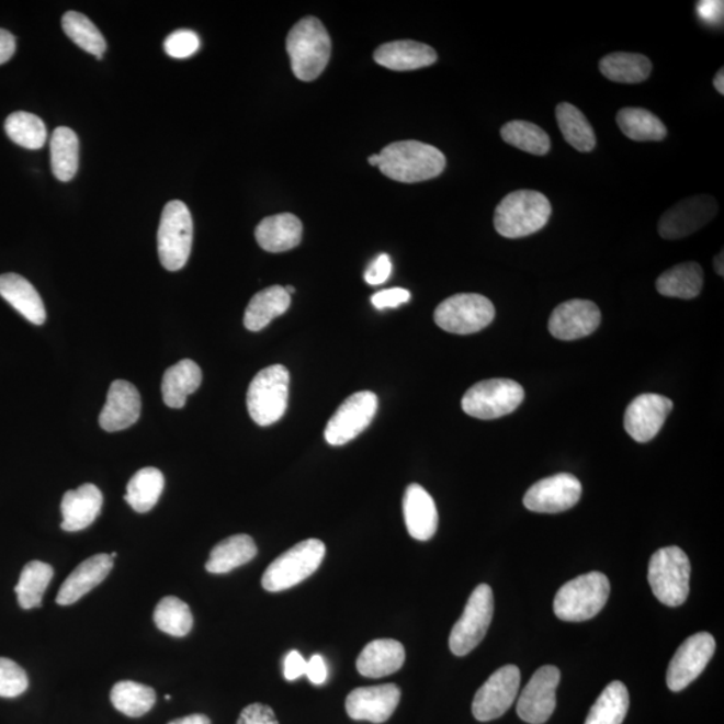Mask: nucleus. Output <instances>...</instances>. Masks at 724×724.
<instances>
[{
  "label": "nucleus",
  "mask_w": 724,
  "mask_h": 724,
  "mask_svg": "<svg viewBox=\"0 0 724 724\" xmlns=\"http://www.w3.org/2000/svg\"><path fill=\"white\" fill-rule=\"evenodd\" d=\"M561 672L557 667H541L518 699L517 712L523 722L543 724L551 720L557 704V688Z\"/></svg>",
  "instance_id": "nucleus-16"
},
{
  "label": "nucleus",
  "mask_w": 724,
  "mask_h": 724,
  "mask_svg": "<svg viewBox=\"0 0 724 724\" xmlns=\"http://www.w3.org/2000/svg\"><path fill=\"white\" fill-rule=\"evenodd\" d=\"M672 408L671 398L656 394L640 395L625 410V431L636 442L648 443L660 432Z\"/></svg>",
  "instance_id": "nucleus-18"
},
{
  "label": "nucleus",
  "mask_w": 724,
  "mask_h": 724,
  "mask_svg": "<svg viewBox=\"0 0 724 724\" xmlns=\"http://www.w3.org/2000/svg\"><path fill=\"white\" fill-rule=\"evenodd\" d=\"M551 215L552 204L543 193L519 190L509 193L498 204L494 226L502 237L519 239L541 231Z\"/></svg>",
  "instance_id": "nucleus-2"
},
{
  "label": "nucleus",
  "mask_w": 724,
  "mask_h": 724,
  "mask_svg": "<svg viewBox=\"0 0 724 724\" xmlns=\"http://www.w3.org/2000/svg\"><path fill=\"white\" fill-rule=\"evenodd\" d=\"M704 273L697 262L674 265L657 278L656 289L664 297L692 299L702 292Z\"/></svg>",
  "instance_id": "nucleus-32"
},
{
  "label": "nucleus",
  "mask_w": 724,
  "mask_h": 724,
  "mask_svg": "<svg viewBox=\"0 0 724 724\" xmlns=\"http://www.w3.org/2000/svg\"><path fill=\"white\" fill-rule=\"evenodd\" d=\"M63 27L65 34L82 50L93 54L99 59L104 57L106 52L104 35L88 16L76 11L66 12L63 18Z\"/></svg>",
  "instance_id": "nucleus-42"
},
{
  "label": "nucleus",
  "mask_w": 724,
  "mask_h": 724,
  "mask_svg": "<svg viewBox=\"0 0 724 724\" xmlns=\"http://www.w3.org/2000/svg\"><path fill=\"white\" fill-rule=\"evenodd\" d=\"M111 702L120 712L129 717H140L156 703L154 688L136 683L132 680L118 681L111 691Z\"/></svg>",
  "instance_id": "nucleus-40"
},
{
  "label": "nucleus",
  "mask_w": 724,
  "mask_h": 724,
  "mask_svg": "<svg viewBox=\"0 0 724 724\" xmlns=\"http://www.w3.org/2000/svg\"><path fill=\"white\" fill-rule=\"evenodd\" d=\"M615 121L623 135L633 142H661L667 137L666 125L647 109H621Z\"/></svg>",
  "instance_id": "nucleus-36"
},
{
  "label": "nucleus",
  "mask_w": 724,
  "mask_h": 724,
  "mask_svg": "<svg viewBox=\"0 0 724 724\" xmlns=\"http://www.w3.org/2000/svg\"><path fill=\"white\" fill-rule=\"evenodd\" d=\"M257 554L258 547L250 535H231L213 548L205 570L213 575H226L241 565L249 564Z\"/></svg>",
  "instance_id": "nucleus-30"
},
{
  "label": "nucleus",
  "mask_w": 724,
  "mask_h": 724,
  "mask_svg": "<svg viewBox=\"0 0 724 724\" xmlns=\"http://www.w3.org/2000/svg\"><path fill=\"white\" fill-rule=\"evenodd\" d=\"M165 485V475L160 470L155 467L138 470L126 486L125 500L133 510L144 514L159 502Z\"/></svg>",
  "instance_id": "nucleus-35"
},
{
  "label": "nucleus",
  "mask_w": 724,
  "mask_h": 724,
  "mask_svg": "<svg viewBox=\"0 0 724 724\" xmlns=\"http://www.w3.org/2000/svg\"><path fill=\"white\" fill-rule=\"evenodd\" d=\"M691 564L678 546L659 548L652 555L648 581L656 599L667 607H680L690 595Z\"/></svg>",
  "instance_id": "nucleus-5"
},
{
  "label": "nucleus",
  "mask_w": 724,
  "mask_h": 724,
  "mask_svg": "<svg viewBox=\"0 0 724 724\" xmlns=\"http://www.w3.org/2000/svg\"><path fill=\"white\" fill-rule=\"evenodd\" d=\"M237 724H280V722L269 705L253 703L240 712Z\"/></svg>",
  "instance_id": "nucleus-48"
},
{
  "label": "nucleus",
  "mask_w": 724,
  "mask_h": 724,
  "mask_svg": "<svg viewBox=\"0 0 724 724\" xmlns=\"http://www.w3.org/2000/svg\"><path fill=\"white\" fill-rule=\"evenodd\" d=\"M193 238V223L189 207L183 202H169L162 210L157 249L165 269L178 271L189 261Z\"/></svg>",
  "instance_id": "nucleus-8"
},
{
  "label": "nucleus",
  "mask_w": 724,
  "mask_h": 724,
  "mask_svg": "<svg viewBox=\"0 0 724 724\" xmlns=\"http://www.w3.org/2000/svg\"><path fill=\"white\" fill-rule=\"evenodd\" d=\"M171 699H172L171 695H167V697H166V700H168V702H169V700H171Z\"/></svg>",
  "instance_id": "nucleus-59"
},
{
  "label": "nucleus",
  "mask_w": 724,
  "mask_h": 724,
  "mask_svg": "<svg viewBox=\"0 0 724 724\" xmlns=\"http://www.w3.org/2000/svg\"><path fill=\"white\" fill-rule=\"evenodd\" d=\"M630 709V692L621 681H613L590 709L585 724H623Z\"/></svg>",
  "instance_id": "nucleus-38"
},
{
  "label": "nucleus",
  "mask_w": 724,
  "mask_h": 724,
  "mask_svg": "<svg viewBox=\"0 0 724 724\" xmlns=\"http://www.w3.org/2000/svg\"><path fill=\"white\" fill-rule=\"evenodd\" d=\"M410 299V293L406 289L395 287L386 289L373 295L372 304L376 309H395L400 305L407 304Z\"/></svg>",
  "instance_id": "nucleus-47"
},
{
  "label": "nucleus",
  "mask_w": 724,
  "mask_h": 724,
  "mask_svg": "<svg viewBox=\"0 0 724 724\" xmlns=\"http://www.w3.org/2000/svg\"><path fill=\"white\" fill-rule=\"evenodd\" d=\"M521 671L516 666H505L495 671L483 685L473 702V714L479 722L498 720L509 711L518 697Z\"/></svg>",
  "instance_id": "nucleus-13"
},
{
  "label": "nucleus",
  "mask_w": 724,
  "mask_h": 724,
  "mask_svg": "<svg viewBox=\"0 0 724 724\" xmlns=\"http://www.w3.org/2000/svg\"><path fill=\"white\" fill-rule=\"evenodd\" d=\"M113 569L111 554H95L78 565L75 572L65 579L57 596L58 606H71L81 600L90 590L99 587Z\"/></svg>",
  "instance_id": "nucleus-23"
},
{
  "label": "nucleus",
  "mask_w": 724,
  "mask_h": 724,
  "mask_svg": "<svg viewBox=\"0 0 724 724\" xmlns=\"http://www.w3.org/2000/svg\"><path fill=\"white\" fill-rule=\"evenodd\" d=\"M581 494V483L575 475L557 474L531 486L524 495L523 505L530 511L555 514L575 507Z\"/></svg>",
  "instance_id": "nucleus-17"
},
{
  "label": "nucleus",
  "mask_w": 724,
  "mask_h": 724,
  "mask_svg": "<svg viewBox=\"0 0 724 724\" xmlns=\"http://www.w3.org/2000/svg\"><path fill=\"white\" fill-rule=\"evenodd\" d=\"M201 47V39L191 30H178L167 36L165 42L166 53L169 57L177 59L190 58Z\"/></svg>",
  "instance_id": "nucleus-46"
},
{
  "label": "nucleus",
  "mask_w": 724,
  "mask_h": 724,
  "mask_svg": "<svg viewBox=\"0 0 724 724\" xmlns=\"http://www.w3.org/2000/svg\"><path fill=\"white\" fill-rule=\"evenodd\" d=\"M601 324V312L595 302L570 299L558 305L548 319V330L563 341H575L595 333Z\"/></svg>",
  "instance_id": "nucleus-19"
},
{
  "label": "nucleus",
  "mask_w": 724,
  "mask_h": 724,
  "mask_svg": "<svg viewBox=\"0 0 724 724\" xmlns=\"http://www.w3.org/2000/svg\"><path fill=\"white\" fill-rule=\"evenodd\" d=\"M53 576V567L42 563V561H32L23 567L20 582L15 587V593L18 602L24 611L42 606V597H44Z\"/></svg>",
  "instance_id": "nucleus-39"
},
{
  "label": "nucleus",
  "mask_w": 724,
  "mask_h": 724,
  "mask_svg": "<svg viewBox=\"0 0 724 724\" xmlns=\"http://www.w3.org/2000/svg\"><path fill=\"white\" fill-rule=\"evenodd\" d=\"M15 52V36L8 32V30L0 29V65L9 63Z\"/></svg>",
  "instance_id": "nucleus-53"
},
{
  "label": "nucleus",
  "mask_w": 724,
  "mask_h": 724,
  "mask_svg": "<svg viewBox=\"0 0 724 724\" xmlns=\"http://www.w3.org/2000/svg\"><path fill=\"white\" fill-rule=\"evenodd\" d=\"M29 688V678L26 671L16 664L0 657V698H18Z\"/></svg>",
  "instance_id": "nucleus-45"
},
{
  "label": "nucleus",
  "mask_w": 724,
  "mask_h": 724,
  "mask_svg": "<svg viewBox=\"0 0 724 724\" xmlns=\"http://www.w3.org/2000/svg\"><path fill=\"white\" fill-rule=\"evenodd\" d=\"M52 169L59 181H70L76 177L80 165V142L76 132L59 126L50 140Z\"/></svg>",
  "instance_id": "nucleus-37"
},
{
  "label": "nucleus",
  "mask_w": 724,
  "mask_h": 724,
  "mask_svg": "<svg viewBox=\"0 0 724 724\" xmlns=\"http://www.w3.org/2000/svg\"><path fill=\"white\" fill-rule=\"evenodd\" d=\"M104 497L100 488L92 483L69 490L64 495L60 511H63V523L60 528L69 533L87 529L100 516Z\"/></svg>",
  "instance_id": "nucleus-24"
},
{
  "label": "nucleus",
  "mask_w": 724,
  "mask_h": 724,
  "mask_svg": "<svg viewBox=\"0 0 724 724\" xmlns=\"http://www.w3.org/2000/svg\"><path fill=\"white\" fill-rule=\"evenodd\" d=\"M723 2H717V0H702L697 5V11L700 20L709 24L722 23L723 21Z\"/></svg>",
  "instance_id": "nucleus-50"
},
{
  "label": "nucleus",
  "mask_w": 724,
  "mask_h": 724,
  "mask_svg": "<svg viewBox=\"0 0 724 724\" xmlns=\"http://www.w3.org/2000/svg\"><path fill=\"white\" fill-rule=\"evenodd\" d=\"M302 223L293 214H278L259 223L256 229L258 245L268 252H285L301 244Z\"/></svg>",
  "instance_id": "nucleus-28"
},
{
  "label": "nucleus",
  "mask_w": 724,
  "mask_h": 724,
  "mask_svg": "<svg viewBox=\"0 0 724 724\" xmlns=\"http://www.w3.org/2000/svg\"><path fill=\"white\" fill-rule=\"evenodd\" d=\"M404 521L408 533L418 541H430L437 533L439 514L437 505L425 487L412 483L407 487L403 500Z\"/></svg>",
  "instance_id": "nucleus-22"
},
{
  "label": "nucleus",
  "mask_w": 724,
  "mask_h": 724,
  "mask_svg": "<svg viewBox=\"0 0 724 724\" xmlns=\"http://www.w3.org/2000/svg\"><path fill=\"white\" fill-rule=\"evenodd\" d=\"M202 370L195 361L185 359L178 362L165 373L161 383L162 400L169 408H183L186 397L199 389L202 384Z\"/></svg>",
  "instance_id": "nucleus-29"
},
{
  "label": "nucleus",
  "mask_w": 724,
  "mask_h": 724,
  "mask_svg": "<svg viewBox=\"0 0 724 724\" xmlns=\"http://www.w3.org/2000/svg\"><path fill=\"white\" fill-rule=\"evenodd\" d=\"M155 624L161 632L174 637L189 635L193 626L191 609L178 597L168 596L155 608Z\"/></svg>",
  "instance_id": "nucleus-43"
},
{
  "label": "nucleus",
  "mask_w": 724,
  "mask_h": 724,
  "mask_svg": "<svg viewBox=\"0 0 724 724\" xmlns=\"http://www.w3.org/2000/svg\"><path fill=\"white\" fill-rule=\"evenodd\" d=\"M367 161H370V165L372 167H378L380 166V155L370 156V159H367Z\"/></svg>",
  "instance_id": "nucleus-57"
},
{
  "label": "nucleus",
  "mask_w": 724,
  "mask_h": 724,
  "mask_svg": "<svg viewBox=\"0 0 724 724\" xmlns=\"http://www.w3.org/2000/svg\"><path fill=\"white\" fill-rule=\"evenodd\" d=\"M401 691L396 685L355 688L347 698V712L353 721L374 724L389 720L400 703Z\"/></svg>",
  "instance_id": "nucleus-20"
},
{
  "label": "nucleus",
  "mask_w": 724,
  "mask_h": 724,
  "mask_svg": "<svg viewBox=\"0 0 724 724\" xmlns=\"http://www.w3.org/2000/svg\"><path fill=\"white\" fill-rule=\"evenodd\" d=\"M306 667L307 661L298 651L290 652L285 659V666H283V674H285V679L289 681L299 679L301 676L306 675Z\"/></svg>",
  "instance_id": "nucleus-51"
},
{
  "label": "nucleus",
  "mask_w": 724,
  "mask_h": 724,
  "mask_svg": "<svg viewBox=\"0 0 724 724\" xmlns=\"http://www.w3.org/2000/svg\"><path fill=\"white\" fill-rule=\"evenodd\" d=\"M306 676L313 685L321 686L328 679V667H326L323 656L314 655L307 661Z\"/></svg>",
  "instance_id": "nucleus-52"
},
{
  "label": "nucleus",
  "mask_w": 724,
  "mask_h": 724,
  "mask_svg": "<svg viewBox=\"0 0 724 724\" xmlns=\"http://www.w3.org/2000/svg\"><path fill=\"white\" fill-rule=\"evenodd\" d=\"M290 374L283 365L264 367L252 378L247 391V409L258 426L268 427L285 415Z\"/></svg>",
  "instance_id": "nucleus-6"
},
{
  "label": "nucleus",
  "mask_w": 724,
  "mask_h": 724,
  "mask_svg": "<svg viewBox=\"0 0 724 724\" xmlns=\"http://www.w3.org/2000/svg\"><path fill=\"white\" fill-rule=\"evenodd\" d=\"M714 87L716 92H720L721 95H724V69L717 70L714 78Z\"/></svg>",
  "instance_id": "nucleus-55"
},
{
  "label": "nucleus",
  "mask_w": 724,
  "mask_h": 724,
  "mask_svg": "<svg viewBox=\"0 0 724 724\" xmlns=\"http://www.w3.org/2000/svg\"><path fill=\"white\" fill-rule=\"evenodd\" d=\"M523 398L522 386L512 380H485L471 386L464 394L462 408L471 418L493 420L514 412Z\"/></svg>",
  "instance_id": "nucleus-9"
},
{
  "label": "nucleus",
  "mask_w": 724,
  "mask_h": 724,
  "mask_svg": "<svg viewBox=\"0 0 724 724\" xmlns=\"http://www.w3.org/2000/svg\"><path fill=\"white\" fill-rule=\"evenodd\" d=\"M723 251L720 253V256H716L714 259V268L716 271V274L720 276L724 275V268H723Z\"/></svg>",
  "instance_id": "nucleus-56"
},
{
  "label": "nucleus",
  "mask_w": 724,
  "mask_h": 724,
  "mask_svg": "<svg viewBox=\"0 0 724 724\" xmlns=\"http://www.w3.org/2000/svg\"><path fill=\"white\" fill-rule=\"evenodd\" d=\"M0 297L8 301L27 321L34 325L45 324L44 301L26 278L15 273L0 275Z\"/></svg>",
  "instance_id": "nucleus-27"
},
{
  "label": "nucleus",
  "mask_w": 724,
  "mask_h": 724,
  "mask_svg": "<svg viewBox=\"0 0 724 724\" xmlns=\"http://www.w3.org/2000/svg\"><path fill=\"white\" fill-rule=\"evenodd\" d=\"M406 661V649L397 640L380 638L366 645L358 659V671L365 678H384L395 674Z\"/></svg>",
  "instance_id": "nucleus-26"
},
{
  "label": "nucleus",
  "mask_w": 724,
  "mask_h": 724,
  "mask_svg": "<svg viewBox=\"0 0 724 724\" xmlns=\"http://www.w3.org/2000/svg\"><path fill=\"white\" fill-rule=\"evenodd\" d=\"M378 408L373 392L362 391L341 404L325 428V440L330 445H346L370 427Z\"/></svg>",
  "instance_id": "nucleus-12"
},
{
  "label": "nucleus",
  "mask_w": 724,
  "mask_h": 724,
  "mask_svg": "<svg viewBox=\"0 0 724 724\" xmlns=\"http://www.w3.org/2000/svg\"><path fill=\"white\" fill-rule=\"evenodd\" d=\"M380 155V171L400 183H420L438 178L444 171L445 156L433 145L420 142H397Z\"/></svg>",
  "instance_id": "nucleus-1"
},
{
  "label": "nucleus",
  "mask_w": 724,
  "mask_h": 724,
  "mask_svg": "<svg viewBox=\"0 0 724 724\" xmlns=\"http://www.w3.org/2000/svg\"><path fill=\"white\" fill-rule=\"evenodd\" d=\"M715 638L708 632L688 637L669 663L667 686L674 692L683 691L698 679L714 656Z\"/></svg>",
  "instance_id": "nucleus-15"
},
{
  "label": "nucleus",
  "mask_w": 724,
  "mask_h": 724,
  "mask_svg": "<svg viewBox=\"0 0 724 724\" xmlns=\"http://www.w3.org/2000/svg\"><path fill=\"white\" fill-rule=\"evenodd\" d=\"M494 615L493 589L479 585L470 596L462 618L456 621L450 635V649L455 656H466L485 638Z\"/></svg>",
  "instance_id": "nucleus-11"
},
{
  "label": "nucleus",
  "mask_w": 724,
  "mask_h": 724,
  "mask_svg": "<svg viewBox=\"0 0 724 724\" xmlns=\"http://www.w3.org/2000/svg\"><path fill=\"white\" fill-rule=\"evenodd\" d=\"M374 60L386 69L410 71L427 68L438 60L431 46L415 41H395L374 52Z\"/></svg>",
  "instance_id": "nucleus-25"
},
{
  "label": "nucleus",
  "mask_w": 724,
  "mask_h": 724,
  "mask_svg": "<svg viewBox=\"0 0 724 724\" xmlns=\"http://www.w3.org/2000/svg\"><path fill=\"white\" fill-rule=\"evenodd\" d=\"M555 118L567 144L578 152H591L596 148V135L585 114L569 102H561L555 108Z\"/></svg>",
  "instance_id": "nucleus-34"
},
{
  "label": "nucleus",
  "mask_w": 724,
  "mask_h": 724,
  "mask_svg": "<svg viewBox=\"0 0 724 724\" xmlns=\"http://www.w3.org/2000/svg\"><path fill=\"white\" fill-rule=\"evenodd\" d=\"M392 273V262L389 256L382 253L370 264L365 271V282L371 286L383 285L388 281Z\"/></svg>",
  "instance_id": "nucleus-49"
},
{
  "label": "nucleus",
  "mask_w": 724,
  "mask_h": 724,
  "mask_svg": "<svg viewBox=\"0 0 724 724\" xmlns=\"http://www.w3.org/2000/svg\"><path fill=\"white\" fill-rule=\"evenodd\" d=\"M434 323L454 335L478 333L494 321L493 302L480 294H455L437 307Z\"/></svg>",
  "instance_id": "nucleus-10"
},
{
  "label": "nucleus",
  "mask_w": 724,
  "mask_h": 724,
  "mask_svg": "<svg viewBox=\"0 0 724 724\" xmlns=\"http://www.w3.org/2000/svg\"><path fill=\"white\" fill-rule=\"evenodd\" d=\"M504 142L534 156H545L551 150V137L539 125L529 121H510L500 129Z\"/></svg>",
  "instance_id": "nucleus-41"
},
{
  "label": "nucleus",
  "mask_w": 724,
  "mask_h": 724,
  "mask_svg": "<svg viewBox=\"0 0 724 724\" xmlns=\"http://www.w3.org/2000/svg\"><path fill=\"white\" fill-rule=\"evenodd\" d=\"M720 211L714 197L697 195L676 203L660 217V237L667 240H678L690 237L714 219Z\"/></svg>",
  "instance_id": "nucleus-14"
},
{
  "label": "nucleus",
  "mask_w": 724,
  "mask_h": 724,
  "mask_svg": "<svg viewBox=\"0 0 724 724\" xmlns=\"http://www.w3.org/2000/svg\"><path fill=\"white\" fill-rule=\"evenodd\" d=\"M168 724H211L210 717L203 714H193L185 717H180V720H174Z\"/></svg>",
  "instance_id": "nucleus-54"
},
{
  "label": "nucleus",
  "mask_w": 724,
  "mask_h": 724,
  "mask_svg": "<svg viewBox=\"0 0 724 724\" xmlns=\"http://www.w3.org/2000/svg\"><path fill=\"white\" fill-rule=\"evenodd\" d=\"M286 50L294 76L310 82L323 75L329 63L331 41L324 23L317 18L306 16L290 30Z\"/></svg>",
  "instance_id": "nucleus-3"
},
{
  "label": "nucleus",
  "mask_w": 724,
  "mask_h": 724,
  "mask_svg": "<svg viewBox=\"0 0 724 724\" xmlns=\"http://www.w3.org/2000/svg\"><path fill=\"white\" fill-rule=\"evenodd\" d=\"M5 133L16 145L27 149H41L47 140L44 121L33 113H11L4 124Z\"/></svg>",
  "instance_id": "nucleus-44"
},
{
  "label": "nucleus",
  "mask_w": 724,
  "mask_h": 724,
  "mask_svg": "<svg viewBox=\"0 0 724 724\" xmlns=\"http://www.w3.org/2000/svg\"><path fill=\"white\" fill-rule=\"evenodd\" d=\"M325 553V543L317 539L297 543L265 569L262 587L268 591H282L295 587L318 570Z\"/></svg>",
  "instance_id": "nucleus-7"
},
{
  "label": "nucleus",
  "mask_w": 724,
  "mask_h": 724,
  "mask_svg": "<svg viewBox=\"0 0 724 724\" xmlns=\"http://www.w3.org/2000/svg\"><path fill=\"white\" fill-rule=\"evenodd\" d=\"M292 304V295L280 285L270 286L257 293L245 312V326L250 331L265 328L274 318L282 316Z\"/></svg>",
  "instance_id": "nucleus-31"
},
{
  "label": "nucleus",
  "mask_w": 724,
  "mask_h": 724,
  "mask_svg": "<svg viewBox=\"0 0 724 724\" xmlns=\"http://www.w3.org/2000/svg\"><path fill=\"white\" fill-rule=\"evenodd\" d=\"M611 595V584L606 575L591 572L573 578L557 591L554 613L563 621L581 623L596 618L606 607Z\"/></svg>",
  "instance_id": "nucleus-4"
},
{
  "label": "nucleus",
  "mask_w": 724,
  "mask_h": 724,
  "mask_svg": "<svg viewBox=\"0 0 724 724\" xmlns=\"http://www.w3.org/2000/svg\"><path fill=\"white\" fill-rule=\"evenodd\" d=\"M599 66L602 76L618 83H642L648 80L652 71L649 58L637 53L608 54Z\"/></svg>",
  "instance_id": "nucleus-33"
},
{
  "label": "nucleus",
  "mask_w": 724,
  "mask_h": 724,
  "mask_svg": "<svg viewBox=\"0 0 724 724\" xmlns=\"http://www.w3.org/2000/svg\"><path fill=\"white\" fill-rule=\"evenodd\" d=\"M285 289H286V292H287L289 295H292V294L295 293V289L293 286H287Z\"/></svg>",
  "instance_id": "nucleus-58"
},
{
  "label": "nucleus",
  "mask_w": 724,
  "mask_h": 724,
  "mask_svg": "<svg viewBox=\"0 0 724 724\" xmlns=\"http://www.w3.org/2000/svg\"><path fill=\"white\" fill-rule=\"evenodd\" d=\"M142 397L135 385L116 380L109 388L105 407L100 415V426L108 432L126 430L140 418Z\"/></svg>",
  "instance_id": "nucleus-21"
}]
</instances>
